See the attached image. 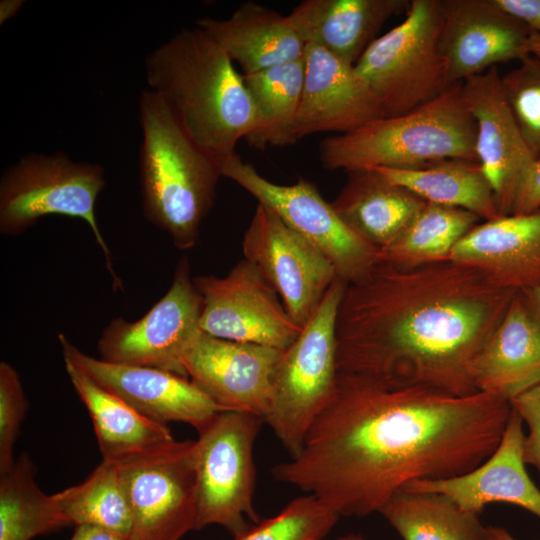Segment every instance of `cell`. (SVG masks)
I'll return each instance as SVG.
<instances>
[{
  "mask_svg": "<svg viewBox=\"0 0 540 540\" xmlns=\"http://www.w3.org/2000/svg\"><path fill=\"white\" fill-rule=\"evenodd\" d=\"M511 410L508 401L483 392L457 396L337 373L301 451L272 473L339 517L367 516L412 481L450 478L480 465L499 444Z\"/></svg>",
  "mask_w": 540,
  "mask_h": 540,
  "instance_id": "6da1fadb",
  "label": "cell"
},
{
  "mask_svg": "<svg viewBox=\"0 0 540 540\" xmlns=\"http://www.w3.org/2000/svg\"><path fill=\"white\" fill-rule=\"evenodd\" d=\"M516 294L450 259L417 266L377 261L346 283L336 321L337 373L476 393L471 364Z\"/></svg>",
  "mask_w": 540,
  "mask_h": 540,
  "instance_id": "7a4b0ae2",
  "label": "cell"
},
{
  "mask_svg": "<svg viewBox=\"0 0 540 540\" xmlns=\"http://www.w3.org/2000/svg\"><path fill=\"white\" fill-rule=\"evenodd\" d=\"M149 89L190 139L220 165L253 130L256 110L227 53L200 27L184 28L145 60Z\"/></svg>",
  "mask_w": 540,
  "mask_h": 540,
  "instance_id": "3957f363",
  "label": "cell"
},
{
  "mask_svg": "<svg viewBox=\"0 0 540 540\" xmlns=\"http://www.w3.org/2000/svg\"><path fill=\"white\" fill-rule=\"evenodd\" d=\"M139 116L144 214L178 249L192 248L214 204L221 165L190 139L166 103L150 89L141 92Z\"/></svg>",
  "mask_w": 540,
  "mask_h": 540,
  "instance_id": "277c9868",
  "label": "cell"
},
{
  "mask_svg": "<svg viewBox=\"0 0 540 540\" xmlns=\"http://www.w3.org/2000/svg\"><path fill=\"white\" fill-rule=\"evenodd\" d=\"M322 166L347 173L367 168L412 169L449 159L477 161L476 124L461 83L408 113L376 118L329 136L319 145Z\"/></svg>",
  "mask_w": 540,
  "mask_h": 540,
  "instance_id": "5b68a950",
  "label": "cell"
},
{
  "mask_svg": "<svg viewBox=\"0 0 540 540\" xmlns=\"http://www.w3.org/2000/svg\"><path fill=\"white\" fill-rule=\"evenodd\" d=\"M441 0H412L404 20L377 37L354 65L383 117L408 113L451 86L440 51Z\"/></svg>",
  "mask_w": 540,
  "mask_h": 540,
  "instance_id": "8992f818",
  "label": "cell"
},
{
  "mask_svg": "<svg viewBox=\"0 0 540 540\" xmlns=\"http://www.w3.org/2000/svg\"><path fill=\"white\" fill-rule=\"evenodd\" d=\"M346 282L337 278L294 342L276 365L272 400L265 419L282 446L295 457L336 385V321Z\"/></svg>",
  "mask_w": 540,
  "mask_h": 540,
  "instance_id": "52a82bcc",
  "label": "cell"
},
{
  "mask_svg": "<svg viewBox=\"0 0 540 540\" xmlns=\"http://www.w3.org/2000/svg\"><path fill=\"white\" fill-rule=\"evenodd\" d=\"M104 187L99 164L76 162L62 152L26 154L0 179V232L19 235L48 215L80 218L91 228L118 289L121 281L95 217L96 200Z\"/></svg>",
  "mask_w": 540,
  "mask_h": 540,
  "instance_id": "ba28073f",
  "label": "cell"
},
{
  "mask_svg": "<svg viewBox=\"0 0 540 540\" xmlns=\"http://www.w3.org/2000/svg\"><path fill=\"white\" fill-rule=\"evenodd\" d=\"M262 423L252 414L219 411L197 431L196 530L218 525L237 538L251 527L248 521H261L254 508L253 449Z\"/></svg>",
  "mask_w": 540,
  "mask_h": 540,
  "instance_id": "9c48e42d",
  "label": "cell"
},
{
  "mask_svg": "<svg viewBox=\"0 0 540 540\" xmlns=\"http://www.w3.org/2000/svg\"><path fill=\"white\" fill-rule=\"evenodd\" d=\"M221 174L320 250L346 283L359 280L377 263L379 249L351 231L309 180L300 177L291 185L273 183L237 153L221 165Z\"/></svg>",
  "mask_w": 540,
  "mask_h": 540,
  "instance_id": "30bf717a",
  "label": "cell"
},
{
  "mask_svg": "<svg viewBox=\"0 0 540 540\" xmlns=\"http://www.w3.org/2000/svg\"><path fill=\"white\" fill-rule=\"evenodd\" d=\"M193 446L174 440L114 461L132 511L128 540H181L196 530Z\"/></svg>",
  "mask_w": 540,
  "mask_h": 540,
  "instance_id": "8fae6325",
  "label": "cell"
},
{
  "mask_svg": "<svg viewBox=\"0 0 540 540\" xmlns=\"http://www.w3.org/2000/svg\"><path fill=\"white\" fill-rule=\"evenodd\" d=\"M202 297L194 285L188 259L182 257L165 295L140 319H112L98 340L102 360L164 369L186 376L183 358L202 331Z\"/></svg>",
  "mask_w": 540,
  "mask_h": 540,
  "instance_id": "7c38bea8",
  "label": "cell"
},
{
  "mask_svg": "<svg viewBox=\"0 0 540 540\" xmlns=\"http://www.w3.org/2000/svg\"><path fill=\"white\" fill-rule=\"evenodd\" d=\"M244 259L276 291L301 327L338 278L327 257L277 214L257 204L242 240Z\"/></svg>",
  "mask_w": 540,
  "mask_h": 540,
  "instance_id": "4fadbf2b",
  "label": "cell"
},
{
  "mask_svg": "<svg viewBox=\"0 0 540 540\" xmlns=\"http://www.w3.org/2000/svg\"><path fill=\"white\" fill-rule=\"evenodd\" d=\"M193 282L202 297L200 329L209 335L285 350L301 332L276 291L245 259L223 277L198 275Z\"/></svg>",
  "mask_w": 540,
  "mask_h": 540,
  "instance_id": "5bb4252c",
  "label": "cell"
},
{
  "mask_svg": "<svg viewBox=\"0 0 540 540\" xmlns=\"http://www.w3.org/2000/svg\"><path fill=\"white\" fill-rule=\"evenodd\" d=\"M282 351L201 331L186 350L183 367L190 381L220 410L252 414L265 421Z\"/></svg>",
  "mask_w": 540,
  "mask_h": 540,
  "instance_id": "9a60e30c",
  "label": "cell"
},
{
  "mask_svg": "<svg viewBox=\"0 0 540 540\" xmlns=\"http://www.w3.org/2000/svg\"><path fill=\"white\" fill-rule=\"evenodd\" d=\"M58 339L65 363L154 422H182L198 431L222 411L188 377L159 368L108 362L84 353L62 333Z\"/></svg>",
  "mask_w": 540,
  "mask_h": 540,
  "instance_id": "2e32d148",
  "label": "cell"
},
{
  "mask_svg": "<svg viewBox=\"0 0 540 540\" xmlns=\"http://www.w3.org/2000/svg\"><path fill=\"white\" fill-rule=\"evenodd\" d=\"M440 51L450 86L529 55L531 32L492 0H441Z\"/></svg>",
  "mask_w": 540,
  "mask_h": 540,
  "instance_id": "e0dca14e",
  "label": "cell"
},
{
  "mask_svg": "<svg viewBox=\"0 0 540 540\" xmlns=\"http://www.w3.org/2000/svg\"><path fill=\"white\" fill-rule=\"evenodd\" d=\"M461 89L476 124L477 161L500 215H510L523 177L536 158L515 122L496 67L466 79Z\"/></svg>",
  "mask_w": 540,
  "mask_h": 540,
  "instance_id": "ac0fdd59",
  "label": "cell"
},
{
  "mask_svg": "<svg viewBox=\"0 0 540 540\" xmlns=\"http://www.w3.org/2000/svg\"><path fill=\"white\" fill-rule=\"evenodd\" d=\"M304 61L294 142L316 133L344 134L383 117L376 97L353 65L314 44H306Z\"/></svg>",
  "mask_w": 540,
  "mask_h": 540,
  "instance_id": "d6986e66",
  "label": "cell"
},
{
  "mask_svg": "<svg viewBox=\"0 0 540 540\" xmlns=\"http://www.w3.org/2000/svg\"><path fill=\"white\" fill-rule=\"evenodd\" d=\"M524 438L523 420L512 408L499 444L480 465L450 478L412 481L403 489L441 493L476 514L488 504L507 503L540 519V490L525 468Z\"/></svg>",
  "mask_w": 540,
  "mask_h": 540,
  "instance_id": "ffe728a7",
  "label": "cell"
},
{
  "mask_svg": "<svg viewBox=\"0 0 540 540\" xmlns=\"http://www.w3.org/2000/svg\"><path fill=\"white\" fill-rule=\"evenodd\" d=\"M448 259L479 269L507 289L540 287V209L475 225Z\"/></svg>",
  "mask_w": 540,
  "mask_h": 540,
  "instance_id": "44dd1931",
  "label": "cell"
},
{
  "mask_svg": "<svg viewBox=\"0 0 540 540\" xmlns=\"http://www.w3.org/2000/svg\"><path fill=\"white\" fill-rule=\"evenodd\" d=\"M478 392L510 402L540 383V327L519 293L470 367Z\"/></svg>",
  "mask_w": 540,
  "mask_h": 540,
  "instance_id": "7402d4cb",
  "label": "cell"
},
{
  "mask_svg": "<svg viewBox=\"0 0 540 540\" xmlns=\"http://www.w3.org/2000/svg\"><path fill=\"white\" fill-rule=\"evenodd\" d=\"M408 0H305L286 15L306 44L355 65L384 23L407 11Z\"/></svg>",
  "mask_w": 540,
  "mask_h": 540,
  "instance_id": "603a6c76",
  "label": "cell"
},
{
  "mask_svg": "<svg viewBox=\"0 0 540 540\" xmlns=\"http://www.w3.org/2000/svg\"><path fill=\"white\" fill-rule=\"evenodd\" d=\"M203 29L242 68L253 74L304 57L306 43L287 17L254 1H245L226 19L202 17Z\"/></svg>",
  "mask_w": 540,
  "mask_h": 540,
  "instance_id": "cb8c5ba5",
  "label": "cell"
},
{
  "mask_svg": "<svg viewBox=\"0 0 540 540\" xmlns=\"http://www.w3.org/2000/svg\"><path fill=\"white\" fill-rule=\"evenodd\" d=\"M426 203L372 168L348 172L331 205L343 223L379 250L392 243Z\"/></svg>",
  "mask_w": 540,
  "mask_h": 540,
  "instance_id": "d4e9b609",
  "label": "cell"
},
{
  "mask_svg": "<svg viewBox=\"0 0 540 540\" xmlns=\"http://www.w3.org/2000/svg\"><path fill=\"white\" fill-rule=\"evenodd\" d=\"M65 368L88 410L102 460L118 461L175 440L167 425L146 418L71 364L65 363Z\"/></svg>",
  "mask_w": 540,
  "mask_h": 540,
  "instance_id": "484cf974",
  "label": "cell"
},
{
  "mask_svg": "<svg viewBox=\"0 0 540 540\" xmlns=\"http://www.w3.org/2000/svg\"><path fill=\"white\" fill-rule=\"evenodd\" d=\"M429 203L461 208L484 221L500 215L494 194L476 161L449 159L420 168H372Z\"/></svg>",
  "mask_w": 540,
  "mask_h": 540,
  "instance_id": "4316f807",
  "label": "cell"
},
{
  "mask_svg": "<svg viewBox=\"0 0 540 540\" xmlns=\"http://www.w3.org/2000/svg\"><path fill=\"white\" fill-rule=\"evenodd\" d=\"M403 540H486L479 514L436 492H396L378 511Z\"/></svg>",
  "mask_w": 540,
  "mask_h": 540,
  "instance_id": "83f0119b",
  "label": "cell"
},
{
  "mask_svg": "<svg viewBox=\"0 0 540 540\" xmlns=\"http://www.w3.org/2000/svg\"><path fill=\"white\" fill-rule=\"evenodd\" d=\"M305 75L304 57L249 75L244 83L256 110V124L246 136L257 149L294 144Z\"/></svg>",
  "mask_w": 540,
  "mask_h": 540,
  "instance_id": "f1b7e54d",
  "label": "cell"
},
{
  "mask_svg": "<svg viewBox=\"0 0 540 540\" xmlns=\"http://www.w3.org/2000/svg\"><path fill=\"white\" fill-rule=\"evenodd\" d=\"M35 474L26 453L0 473V540H31L70 525L54 495L38 486Z\"/></svg>",
  "mask_w": 540,
  "mask_h": 540,
  "instance_id": "f546056e",
  "label": "cell"
},
{
  "mask_svg": "<svg viewBox=\"0 0 540 540\" xmlns=\"http://www.w3.org/2000/svg\"><path fill=\"white\" fill-rule=\"evenodd\" d=\"M479 219L461 208L426 202L400 235L379 250L378 261L417 266L448 259Z\"/></svg>",
  "mask_w": 540,
  "mask_h": 540,
  "instance_id": "4dcf8cb0",
  "label": "cell"
},
{
  "mask_svg": "<svg viewBox=\"0 0 540 540\" xmlns=\"http://www.w3.org/2000/svg\"><path fill=\"white\" fill-rule=\"evenodd\" d=\"M70 525H93L129 538L133 517L114 462L102 460L81 483L53 494Z\"/></svg>",
  "mask_w": 540,
  "mask_h": 540,
  "instance_id": "1f68e13d",
  "label": "cell"
},
{
  "mask_svg": "<svg viewBox=\"0 0 540 540\" xmlns=\"http://www.w3.org/2000/svg\"><path fill=\"white\" fill-rule=\"evenodd\" d=\"M339 518L315 496L305 494L234 540H322Z\"/></svg>",
  "mask_w": 540,
  "mask_h": 540,
  "instance_id": "d6a6232c",
  "label": "cell"
},
{
  "mask_svg": "<svg viewBox=\"0 0 540 540\" xmlns=\"http://www.w3.org/2000/svg\"><path fill=\"white\" fill-rule=\"evenodd\" d=\"M506 101L535 158L540 157V57L529 54L501 76Z\"/></svg>",
  "mask_w": 540,
  "mask_h": 540,
  "instance_id": "836d02e7",
  "label": "cell"
},
{
  "mask_svg": "<svg viewBox=\"0 0 540 540\" xmlns=\"http://www.w3.org/2000/svg\"><path fill=\"white\" fill-rule=\"evenodd\" d=\"M28 400L20 376L9 363H0V473L15 462L14 446L26 416Z\"/></svg>",
  "mask_w": 540,
  "mask_h": 540,
  "instance_id": "e575fe53",
  "label": "cell"
},
{
  "mask_svg": "<svg viewBox=\"0 0 540 540\" xmlns=\"http://www.w3.org/2000/svg\"><path fill=\"white\" fill-rule=\"evenodd\" d=\"M509 403L521 416L528 430L524 438V461L535 467L540 477V383Z\"/></svg>",
  "mask_w": 540,
  "mask_h": 540,
  "instance_id": "d590c367",
  "label": "cell"
},
{
  "mask_svg": "<svg viewBox=\"0 0 540 540\" xmlns=\"http://www.w3.org/2000/svg\"><path fill=\"white\" fill-rule=\"evenodd\" d=\"M540 209V157L527 170L517 191L511 214H529Z\"/></svg>",
  "mask_w": 540,
  "mask_h": 540,
  "instance_id": "8d00e7d4",
  "label": "cell"
},
{
  "mask_svg": "<svg viewBox=\"0 0 540 540\" xmlns=\"http://www.w3.org/2000/svg\"><path fill=\"white\" fill-rule=\"evenodd\" d=\"M502 11L521 22L531 34L540 35V0H492Z\"/></svg>",
  "mask_w": 540,
  "mask_h": 540,
  "instance_id": "74e56055",
  "label": "cell"
},
{
  "mask_svg": "<svg viewBox=\"0 0 540 540\" xmlns=\"http://www.w3.org/2000/svg\"><path fill=\"white\" fill-rule=\"evenodd\" d=\"M69 540H128L110 530L93 525L75 526Z\"/></svg>",
  "mask_w": 540,
  "mask_h": 540,
  "instance_id": "f35d334b",
  "label": "cell"
},
{
  "mask_svg": "<svg viewBox=\"0 0 540 540\" xmlns=\"http://www.w3.org/2000/svg\"><path fill=\"white\" fill-rule=\"evenodd\" d=\"M528 312L540 327V287L518 292Z\"/></svg>",
  "mask_w": 540,
  "mask_h": 540,
  "instance_id": "ab89813d",
  "label": "cell"
},
{
  "mask_svg": "<svg viewBox=\"0 0 540 540\" xmlns=\"http://www.w3.org/2000/svg\"><path fill=\"white\" fill-rule=\"evenodd\" d=\"M23 1L5 0L1 1L0 5V22L1 24L14 16L22 6Z\"/></svg>",
  "mask_w": 540,
  "mask_h": 540,
  "instance_id": "60d3db41",
  "label": "cell"
},
{
  "mask_svg": "<svg viewBox=\"0 0 540 540\" xmlns=\"http://www.w3.org/2000/svg\"><path fill=\"white\" fill-rule=\"evenodd\" d=\"M486 540H518L508 530L499 526L486 527Z\"/></svg>",
  "mask_w": 540,
  "mask_h": 540,
  "instance_id": "b9f144b4",
  "label": "cell"
},
{
  "mask_svg": "<svg viewBox=\"0 0 540 540\" xmlns=\"http://www.w3.org/2000/svg\"><path fill=\"white\" fill-rule=\"evenodd\" d=\"M529 54L540 57V35L531 34L528 41Z\"/></svg>",
  "mask_w": 540,
  "mask_h": 540,
  "instance_id": "7bdbcfd3",
  "label": "cell"
},
{
  "mask_svg": "<svg viewBox=\"0 0 540 540\" xmlns=\"http://www.w3.org/2000/svg\"><path fill=\"white\" fill-rule=\"evenodd\" d=\"M334 540H366V539L360 534L351 533V534L340 536Z\"/></svg>",
  "mask_w": 540,
  "mask_h": 540,
  "instance_id": "ee69618b",
  "label": "cell"
}]
</instances>
